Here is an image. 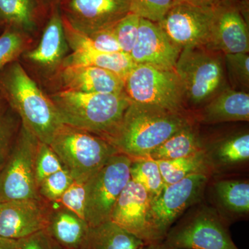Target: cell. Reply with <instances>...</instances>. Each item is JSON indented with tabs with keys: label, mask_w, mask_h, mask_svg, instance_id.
Masks as SVG:
<instances>
[{
	"label": "cell",
	"mask_w": 249,
	"mask_h": 249,
	"mask_svg": "<svg viewBox=\"0 0 249 249\" xmlns=\"http://www.w3.org/2000/svg\"><path fill=\"white\" fill-rule=\"evenodd\" d=\"M140 17L129 13L114 26V32L124 53H130L138 36Z\"/></svg>",
	"instance_id": "d6a6232c"
},
{
	"label": "cell",
	"mask_w": 249,
	"mask_h": 249,
	"mask_svg": "<svg viewBox=\"0 0 249 249\" xmlns=\"http://www.w3.org/2000/svg\"><path fill=\"white\" fill-rule=\"evenodd\" d=\"M2 168V167L0 166V170H1V168Z\"/></svg>",
	"instance_id": "f6af8a7d"
},
{
	"label": "cell",
	"mask_w": 249,
	"mask_h": 249,
	"mask_svg": "<svg viewBox=\"0 0 249 249\" xmlns=\"http://www.w3.org/2000/svg\"><path fill=\"white\" fill-rule=\"evenodd\" d=\"M45 231L62 249H84L90 227L85 219L56 202Z\"/></svg>",
	"instance_id": "7402d4cb"
},
{
	"label": "cell",
	"mask_w": 249,
	"mask_h": 249,
	"mask_svg": "<svg viewBox=\"0 0 249 249\" xmlns=\"http://www.w3.org/2000/svg\"><path fill=\"white\" fill-rule=\"evenodd\" d=\"M213 9L174 2L158 24L181 51L191 47H206L209 42Z\"/></svg>",
	"instance_id": "7c38bea8"
},
{
	"label": "cell",
	"mask_w": 249,
	"mask_h": 249,
	"mask_svg": "<svg viewBox=\"0 0 249 249\" xmlns=\"http://www.w3.org/2000/svg\"><path fill=\"white\" fill-rule=\"evenodd\" d=\"M175 71L183 85L186 106L195 109L229 88L224 54L204 47L182 49Z\"/></svg>",
	"instance_id": "277c9868"
},
{
	"label": "cell",
	"mask_w": 249,
	"mask_h": 249,
	"mask_svg": "<svg viewBox=\"0 0 249 249\" xmlns=\"http://www.w3.org/2000/svg\"><path fill=\"white\" fill-rule=\"evenodd\" d=\"M150 204L147 192L130 180L116 201L109 220L144 244L156 242L149 221Z\"/></svg>",
	"instance_id": "2e32d148"
},
{
	"label": "cell",
	"mask_w": 249,
	"mask_h": 249,
	"mask_svg": "<svg viewBox=\"0 0 249 249\" xmlns=\"http://www.w3.org/2000/svg\"><path fill=\"white\" fill-rule=\"evenodd\" d=\"M0 93L19 116L23 125L40 142L49 145L61 122L49 95L19 60L0 70Z\"/></svg>",
	"instance_id": "7a4b0ae2"
},
{
	"label": "cell",
	"mask_w": 249,
	"mask_h": 249,
	"mask_svg": "<svg viewBox=\"0 0 249 249\" xmlns=\"http://www.w3.org/2000/svg\"><path fill=\"white\" fill-rule=\"evenodd\" d=\"M16 249H62L45 230L17 240Z\"/></svg>",
	"instance_id": "74e56055"
},
{
	"label": "cell",
	"mask_w": 249,
	"mask_h": 249,
	"mask_svg": "<svg viewBox=\"0 0 249 249\" xmlns=\"http://www.w3.org/2000/svg\"><path fill=\"white\" fill-rule=\"evenodd\" d=\"M70 51L60 6L55 3L37 45L24 51L18 60L29 76L49 93Z\"/></svg>",
	"instance_id": "52a82bcc"
},
{
	"label": "cell",
	"mask_w": 249,
	"mask_h": 249,
	"mask_svg": "<svg viewBox=\"0 0 249 249\" xmlns=\"http://www.w3.org/2000/svg\"><path fill=\"white\" fill-rule=\"evenodd\" d=\"M58 5L62 18L85 35L114 27L130 13V0H63Z\"/></svg>",
	"instance_id": "4fadbf2b"
},
{
	"label": "cell",
	"mask_w": 249,
	"mask_h": 249,
	"mask_svg": "<svg viewBox=\"0 0 249 249\" xmlns=\"http://www.w3.org/2000/svg\"><path fill=\"white\" fill-rule=\"evenodd\" d=\"M203 150V138L193 121L155 148L149 157L155 160H173Z\"/></svg>",
	"instance_id": "d4e9b609"
},
{
	"label": "cell",
	"mask_w": 249,
	"mask_h": 249,
	"mask_svg": "<svg viewBox=\"0 0 249 249\" xmlns=\"http://www.w3.org/2000/svg\"><path fill=\"white\" fill-rule=\"evenodd\" d=\"M206 192L209 201L228 225L249 214V182L245 178H210Z\"/></svg>",
	"instance_id": "d6986e66"
},
{
	"label": "cell",
	"mask_w": 249,
	"mask_h": 249,
	"mask_svg": "<svg viewBox=\"0 0 249 249\" xmlns=\"http://www.w3.org/2000/svg\"><path fill=\"white\" fill-rule=\"evenodd\" d=\"M222 0H174V2L183 3L202 8H213L221 2Z\"/></svg>",
	"instance_id": "f35d334b"
},
{
	"label": "cell",
	"mask_w": 249,
	"mask_h": 249,
	"mask_svg": "<svg viewBox=\"0 0 249 249\" xmlns=\"http://www.w3.org/2000/svg\"><path fill=\"white\" fill-rule=\"evenodd\" d=\"M131 160V180L145 189L151 202L160 196L165 186L160 166L150 157Z\"/></svg>",
	"instance_id": "83f0119b"
},
{
	"label": "cell",
	"mask_w": 249,
	"mask_h": 249,
	"mask_svg": "<svg viewBox=\"0 0 249 249\" xmlns=\"http://www.w3.org/2000/svg\"><path fill=\"white\" fill-rule=\"evenodd\" d=\"M203 151L212 177L240 168L249 163L248 130L229 134L211 142L203 139Z\"/></svg>",
	"instance_id": "ffe728a7"
},
{
	"label": "cell",
	"mask_w": 249,
	"mask_h": 249,
	"mask_svg": "<svg viewBox=\"0 0 249 249\" xmlns=\"http://www.w3.org/2000/svg\"><path fill=\"white\" fill-rule=\"evenodd\" d=\"M142 241L109 220L90 227L84 249H139Z\"/></svg>",
	"instance_id": "484cf974"
},
{
	"label": "cell",
	"mask_w": 249,
	"mask_h": 249,
	"mask_svg": "<svg viewBox=\"0 0 249 249\" xmlns=\"http://www.w3.org/2000/svg\"><path fill=\"white\" fill-rule=\"evenodd\" d=\"M131 163L127 156L116 154L85 183V219L90 227L110 219L116 201L131 180Z\"/></svg>",
	"instance_id": "9c48e42d"
},
{
	"label": "cell",
	"mask_w": 249,
	"mask_h": 249,
	"mask_svg": "<svg viewBox=\"0 0 249 249\" xmlns=\"http://www.w3.org/2000/svg\"><path fill=\"white\" fill-rule=\"evenodd\" d=\"M195 121L186 111L131 103L115 129L105 138L130 159L149 157L179 129Z\"/></svg>",
	"instance_id": "6da1fadb"
},
{
	"label": "cell",
	"mask_w": 249,
	"mask_h": 249,
	"mask_svg": "<svg viewBox=\"0 0 249 249\" xmlns=\"http://www.w3.org/2000/svg\"><path fill=\"white\" fill-rule=\"evenodd\" d=\"M76 65L104 69L116 73L124 81L126 77L136 65L129 54L124 52L105 53L90 49L71 52L67 55L64 61L63 67Z\"/></svg>",
	"instance_id": "cb8c5ba5"
},
{
	"label": "cell",
	"mask_w": 249,
	"mask_h": 249,
	"mask_svg": "<svg viewBox=\"0 0 249 249\" xmlns=\"http://www.w3.org/2000/svg\"><path fill=\"white\" fill-rule=\"evenodd\" d=\"M34 41L20 31L5 28L0 35V70L18 60L24 51L32 47Z\"/></svg>",
	"instance_id": "f546056e"
},
{
	"label": "cell",
	"mask_w": 249,
	"mask_h": 249,
	"mask_svg": "<svg viewBox=\"0 0 249 249\" xmlns=\"http://www.w3.org/2000/svg\"><path fill=\"white\" fill-rule=\"evenodd\" d=\"M180 52L158 23L140 18L137 41L129 53L136 65L175 70Z\"/></svg>",
	"instance_id": "e0dca14e"
},
{
	"label": "cell",
	"mask_w": 249,
	"mask_h": 249,
	"mask_svg": "<svg viewBox=\"0 0 249 249\" xmlns=\"http://www.w3.org/2000/svg\"><path fill=\"white\" fill-rule=\"evenodd\" d=\"M93 50L105 53L122 52L114 32V27L96 31L87 35Z\"/></svg>",
	"instance_id": "8d00e7d4"
},
{
	"label": "cell",
	"mask_w": 249,
	"mask_h": 249,
	"mask_svg": "<svg viewBox=\"0 0 249 249\" xmlns=\"http://www.w3.org/2000/svg\"><path fill=\"white\" fill-rule=\"evenodd\" d=\"M73 181L71 175L63 168L52 174L39 185V196L50 202H56Z\"/></svg>",
	"instance_id": "836d02e7"
},
{
	"label": "cell",
	"mask_w": 249,
	"mask_h": 249,
	"mask_svg": "<svg viewBox=\"0 0 249 249\" xmlns=\"http://www.w3.org/2000/svg\"><path fill=\"white\" fill-rule=\"evenodd\" d=\"M4 98H2V96H1V93H0V103H2L3 101H4Z\"/></svg>",
	"instance_id": "7bdbcfd3"
},
{
	"label": "cell",
	"mask_w": 249,
	"mask_h": 249,
	"mask_svg": "<svg viewBox=\"0 0 249 249\" xmlns=\"http://www.w3.org/2000/svg\"><path fill=\"white\" fill-rule=\"evenodd\" d=\"M39 142L22 124L12 151L0 170V202L41 198L35 176Z\"/></svg>",
	"instance_id": "8fae6325"
},
{
	"label": "cell",
	"mask_w": 249,
	"mask_h": 249,
	"mask_svg": "<svg viewBox=\"0 0 249 249\" xmlns=\"http://www.w3.org/2000/svg\"><path fill=\"white\" fill-rule=\"evenodd\" d=\"M206 48L224 55L249 53V24L243 8L235 0H222L214 6Z\"/></svg>",
	"instance_id": "5bb4252c"
},
{
	"label": "cell",
	"mask_w": 249,
	"mask_h": 249,
	"mask_svg": "<svg viewBox=\"0 0 249 249\" xmlns=\"http://www.w3.org/2000/svg\"><path fill=\"white\" fill-rule=\"evenodd\" d=\"M49 145L73 181L85 183L119 153L106 139L83 129L62 124Z\"/></svg>",
	"instance_id": "5b68a950"
},
{
	"label": "cell",
	"mask_w": 249,
	"mask_h": 249,
	"mask_svg": "<svg viewBox=\"0 0 249 249\" xmlns=\"http://www.w3.org/2000/svg\"><path fill=\"white\" fill-rule=\"evenodd\" d=\"M174 4V0H130V13L158 23Z\"/></svg>",
	"instance_id": "e575fe53"
},
{
	"label": "cell",
	"mask_w": 249,
	"mask_h": 249,
	"mask_svg": "<svg viewBox=\"0 0 249 249\" xmlns=\"http://www.w3.org/2000/svg\"><path fill=\"white\" fill-rule=\"evenodd\" d=\"M124 80L113 72L99 67L76 65L62 69L49 93L59 90L89 93H120L124 92Z\"/></svg>",
	"instance_id": "ac0fdd59"
},
{
	"label": "cell",
	"mask_w": 249,
	"mask_h": 249,
	"mask_svg": "<svg viewBox=\"0 0 249 249\" xmlns=\"http://www.w3.org/2000/svg\"><path fill=\"white\" fill-rule=\"evenodd\" d=\"M63 169L58 156L48 144L39 142L35 160V176L37 188L46 178Z\"/></svg>",
	"instance_id": "1f68e13d"
},
{
	"label": "cell",
	"mask_w": 249,
	"mask_h": 249,
	"mask_svg": "<svg viewBox=\"0 0 249 249\" xmlns=\"http://www.w3.org/2000/svg\"><path fill=\"white\" fill-rule=\"evenodd\" d=\"M124 91L131 103L186 111L184 90L175 70L135 65L124 79Z\"/></svg>",
	"instance_id": "ba28073f"
},
{
	"label": "cell",
	"mask_w": 249,
	"mask_h": 249,
	"mask_svg": "<svg viewBox=\"0 0 249 249\" xmlns=\"http://www.w3.org/2000/svg\"><path fill=\"white\" fill-rule=\"evenodd\" d=\"M5 29V27L4 26V24H2V23L1 22V21H0V35H1V33L4 31Z\"/></svg>",
	"instance_id": "b9f144b4"
},
{
	"label": "cell",
	"mask_w": 249,
	"mask_h": 249,
	"mask_svg": "<svg viewBox=\"0 0 249 249\" xmlns=\"http://www.w3.org/2000/svg\"><path fill=\"white\" fill-rule=\"evenodd\" d=\"M156 161L160 166L165 185L178 182L195 174H205L211 178L213 176L203 150L181 158Z\"/></svg>",
	"instance_id": "4316f807"
},
{
	"label": "cell",
	"mask_w": 249,
	"mask_h": 249,
	"mask_svg": "<svg viewBox=\"0 0 249 249\" xmlns=\"http://www.w3.org/2000/svg\"><path fill=\"white\" fill-rule=\"evenodd\" d=\"M52 207L42 197L0 202V237L18 240L45 230Z\"/></svg>",
	"instance_id": "9a60e30c"
},
{
	"label": "cell",
	"mask_w": 249,
	"mask_h": 249,
	"mask_svg": "<svg viewBox=\"0 0 249 249\" xmlns=\"http://www.w3.org/2000/svg\"><path fill=\"white\" fill-rule=\"evenodd\" d=\"M22 126L17 113L4 101L0 103V166L9 158Z\"/></svg>",
	"instance_id": "f1b7e54d"
},
{
	"label": "cell",
	"mask_w": 249,
	"mask_h": 249,
	"mask_svg": "<svg viewBox=\"0 0 249 249\" xmlns=\"http://www.w3.org/2000/svg\"><path fill=\"white\" fill-rule=\"evenodd\" d=\"M17 240L0 237V249H16Z\"/></svg>",
	"instance_id": "60d3db41"
},
{
	"label": "cell",
	"mask_w": 249,
	"mask_h": 249,
	"mask_svg": "<svg viewBox=\"0 0 249 249\" xmlns=\"http://www.w3.org/2000/svg\"><path fill=\"white\" fill-rule=\"evenodd\" d=\"M85 183L73 181L56 203L85 219Z\"/></svg>",
	"instance_id": "d590c367"
},
{
	"label": "cell",
	"mask_w": 249,
	"mask_h": 249,
	"mask_svg": "<svg viewBox=\"0 0 249 249\" xmlns=\"http://www.w3.org/2000/svg\"><path fill=\"white\" fill-rule=\"evenodd\" d=\"M229 227L213 206L201 201L174 224L163 241L178 249H239Z\"/></svg>",
	"instance_id": "8992f818"
},
{
	"label": "cell",
	"mask_w": 249,
	"mask_h": 249,
	"mask_svg": "<svg viewBox=\"0 0 249 249\" xmlns=\"http://www.w3.org/2000/svg\"><path fill=\"white\" fill-rule=\"evenodd\" d=\"M62 124L102 138L121 122L130 101L126 93H89L59 90L49 93Z\"/></svg>",
	"instance_id": "3957f363"
},
{
	"label": "cell",
	"mask_w": 249,
	"mask_h": 249,
	"mask_svg": "<svg viewBox=\"0 0 249 249\" xmlns=\"http://www.w3.org/2000/svg\"><path fill=\"white\" fill-rule=\"evenodd\" d=\"M53 1H55V3H56V4H59V3L61 2L63 0H53Z\"/></svg>",
	"instance_id": "ee69618b"
},
{
	"label": "cell",
	"mask_w": 249,
	"mask_h": 249,
	"mask_svg": "<svg viewBox=\"0 0 249 249\" xmlns=\"http://www.w3.org/2000/svg\"><path fill=\"white\" fill-rule=\"evenodd\" d=\"M226 74L232 89L249 93V53H228L224 55Z\"/></svg>",
	"instance_id": "4dcf8cb0"
},
{
	"label": "cell",
	"mask_w": 249,
	"mask_h": 249,
	"mask_svg": "<svg viewBox=\"0 0 249 249\" xmlns=\"http://www.w3.org/2000/svg\"><path fill=\"white\" fill-rule=\"evenodd\" d=\"M139 249H178L167 245L164 241L152 243L144 244Z\"/></svg>",
	"instance_id": "ab89813d"
},
{
	"label": "cell",
	"mask_w": 249,
	"mask_h": 249,
	"mask_svg": "<svg viewBox=\"0 0 249 249\" xmlns=\"http://www.w3.org/2000/svg\"><path fill=\"white\" fill-rule=\"evenodd\" d=\"M196 118L206 124L249 121V93L229 87L198 109Z\"/></svg>",
	"instance_id": "44dd1931"
},
{
	"label": "cell",
	"mask_w": 249,
	"mask_h": 249,
	"mask_svg": "<svg viewBox=\"0 0 249 249\" xmlns=\"http://www.w3.org/2000/svg\"><path fill=\"white\" fill-rule=\"evenodd\" d=\"M45 0H0V21L35 40L42 26Z\"/></svg>",
	"instance_id": "603a6c76"
},
{
	"label": "cell",
	"mask_w": 249,
	"mask_h": 249,
	"mask_svg": "<svg viewBox=\"0 0 249 249\" xmlns=\"http://www.w3.org/2000/svg\"><path fill=\"white\" fill-rule=\"evenodd\" d=\"M211 178L205 174H195L165 185L160 196L150 202L149 221L156 242L164 240L174 224L188 209L204 201Z\"/></svg>",
	"instance_id": "30bf717a"
}]
</instances>
